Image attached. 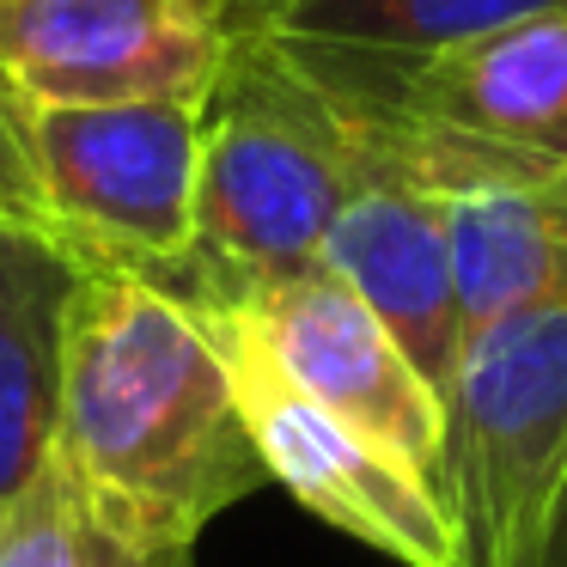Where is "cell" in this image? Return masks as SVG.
Here are the masks:
<instances>
[{
	"label": "cell",
	"instance_id": "obj_3",
	"mask_svg": "<svg viewBox=\"0 0 567 567\" xmlns=\"http://www.w3.org/2000/svg\"><path fill=\"white\" fill-rule=\"evenodd\" d=\"M457 567H567V306L482 330L445 391Z\"/></svg>",
	"mask_w": 567,
	"mask_h": 567
},
{
	"label": "cell",
	"instance_id": "obj_1",
	"mask_svg": "<svg viewBox=\"0 0 567 567\" xmlns=\"http://www.w3.org/2000/svg\"><path fill=\"white\" fill-rule=\"evenodd\" d=\"M50 457L147 537L184 543L269 482L214 330L128 275H80Z\"/></svg>",
	"mask_w": 567,
	"mask_h": 567
},
{
	"label": "cell",
	"instance_id": "obj_2",
	"mask_svg": "<svg viewBox=\"0 0 567 567\" xmlns=\"http://www.w3.org/2000/svg\"><path fill=\"white\" fill-rule=\"evenodd\" d=\"M360 177V128L269 38H238L202 104L196 245L172 299L202 318L311 275Z\"/></svg>",
	"mask_w": 567,
	"mask_h": 567
},
{
	"label": "cell",
	"instance_id": "obj_13",
	"mask_svg": "<svg viewBox=\"0 0 567 567\" xmlns=\"http://www.w3.org/2000/svg\"><path fill=\"white\" fill-rule=\"evenodd\" d=\"M537 13H567V0H293L269 31L342 50H440Z\"/></svg>",
	"mask_w": 567,
	"mask_h": 567
},
{
	"label": "cell",
	"instance_id": "obj_6",
	"mask_svg": "<svg viewBox=\"0 0 567 567\" xmlns=\"http://www.w3.org/2000/svg\"><path fill=\"white\" fill-rule=\"evenodd\" d=\"M220 0H7L0 74L25 104H202L233 62Z\"/></svg>",
	"mask_w": 567,
	"mask_h": 567
},
{
	"label": "cell",
	"instance_id": "obj_4",
	"mask_svg": "<svg viewBox=\"0 0 567 567\" xmlns=\"http://www.w3.org/2000/svg\"><path fill=\"white\" fill-rule=\"evenodd\" d=\"M31 233L74 275L177 293L196 245L202 111L189 104H31Z\"/></svg>",
	"mask_w": 567,
	"mask_h": 567
},
{
	"label": "cell",
	"instance_id": "obj_5",
	"mask_svg": "<svg viewBox=\"0 0 567 567\" xmlns=\"http://www.w3.org/2000/svg\"><path fill=\"white\" fill-rule=\"evenodd\" d=\"M275 43L354 111L482 141L518 159L567 165V13L494 25L440 50H342L299 38Z\"/></svg>",
	"mask_w": 567,
	"mask_h": 567
},
{
	"label": "cell",
	"instance_id": "obj_11",
	"mask_svg": "<svg viewBox=\"0 0 567 567\" xmlns=\"http://www.w3.org/2000/svg\"><path fill=\"white\" fill-rule=\"evenodd\" d=\"M74 281L50 238L0 220V506L50 464Z\"/></svg>",
	"mask_w": 567,
	"mask_h": 567
},
{
	"label": "cell",
	"instance_id": "obj_10",
	"mask_svg": "<svg viewBox=\"0 0 567 567\" xmlns=\"http://www.w3.org/2000/svg\"><path fill=\"white\" fill-rule=\"evenodd\" d=\"M433 202L452 250L464 348L506 318L567 306V165H513Z\"/></svg>",
	"mask_w": 567,
	"mask_h": 567
},
{
	"label": "cell",
	"instance_id": "obj_8",
	"mask_svg": "<svg viewBox=\"0 0 567 567\" xmlns=\"http://www.w3.org/2000/svg\"><path fill=\"white\" fill-rule=\"evenodd\" d=\"M220 318H233L299 396L367 433L445 501V396L336 275H293Z\"/></svg>",
	"mask_w": 567,
	"mask_h": 567
},
{
	"label": "cell",
	"instance_id": "obj_7",
	"mask_svg": "<svg viewBox=\"0 0 567 567\" xmlns=\"http://www.w3.org/2000/svg\"><path fill=\"white\" fill-rule=\"evenodd\" d=\"M202 323L214 330V342L226 354L250 445H257L269 482H281L323 525L391 555L396 567H457L452 518H445V501L427 482L409 476L391 452H379L367 433L336 421L330 409L299 396L233 318H202Z\"/></svg>",
	"mask_w": 567,
	"mask_h": 567
},
{
	"label": "cell",
	"instance_id": "obj_9",
	"mask_svg": "<svg viewBox=\"0 0 567 567\" xmlns=\"http://www.w3.org/2000/svg\"><path fill=\"white\" fill-rule=\"evenodd\" d=\"M318 269L336 275L391 330V342L433 391H452L457 360H464V318L452 293L440 202L409 184L396 165H384L367 141H360V177L323 238Z\"/></svg>",
	"mask_w": 567,
	"mask_h": 567
},
{
	"label": "cell",
	"instance_id": "obj_14",
	"mask_svg": "<svg viewBox=\"0 0 567 567\" xmlns=\"http://www.w3.org/2000/svg\"><path fill=\"white\" fill-rule=\"evenodd\" d=\"M287 7H293V0H220V13H226V25H233V38H257V31H269Z\"/></svg>",
	"mask_w": 567,
	"mask_h": 567
},
{
	"label": "cell",
	"instance_id": "obj_12",
	"mask_svg": "<svg viewBox=\"0 0 567 567\" xmlns=\"http://www.w3.org/2000/svg\"><path fill=\"white\" fill-rule=\"evenodd\" d=\"M0 567H196V549L147 537L50 457L0 506Z\"/></svg>",
	"mask_w": 567,
	"mask_h": 567
}]
</instances>
